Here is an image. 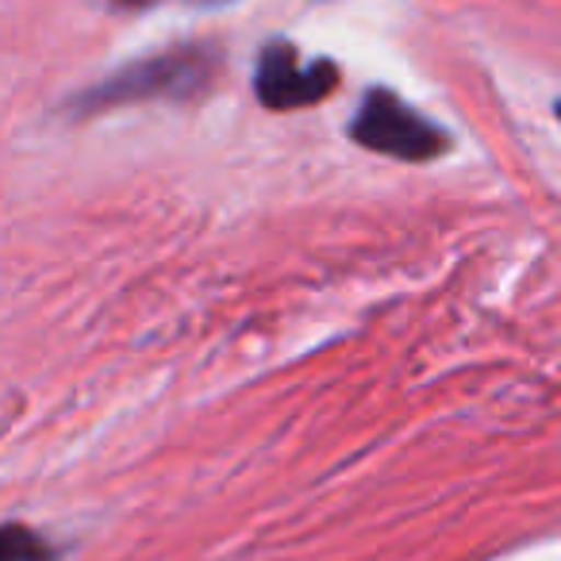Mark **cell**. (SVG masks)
Returning <instances> with one entry per match:
<instances>
[{"label":"cell","mask_w":561,"mask_h":561,"mask_svg":"<svg viewBox=\"0 0 561 561\" xmlns=\"http://www.w3.org/2000/svg\"><path fill=\"white\" fill-rule=\"evenodd\" d=\"M354 142L400 162H431L446 150V135L389 89H369L351 124Z\"/></svg>","instance_id":"6da1fadb"},{"label":"cell","mask_w":561,"mask_h":561,"mask_svg":"<svg viewBox=\"0 0 561 561\" xmlns=\"http://www.w3.org/2000/svg\"><path fill=\"white\" fill-rule=\"evenodd\" d=\"M211 58L201 50H181V55H165V58H150V62L127 66L116 78H108L104 85L89 89L81 96V108L85 112H101L112 104H127V101H150V96H193L196 89L208 81L211 73Z\"/></svg>","instance_id":"7a4b0ae2"},{"label":"cell","mask_w":561,"mask_h":561,"mask_svg":"<svg viewBox=\"0 0 561 561\" xmlns=\"http://www.w3.org/2000/svg\"><path fill=\"white\" fill-rule=\"evenodd\" d=\"M335 85L339 70L328 58L305 62L293 43H270L262 50V62H257V101L265 108H308V104H320Z\"/></svg>","instance_id":"3957f363"},{"label":"cell","mask_w":561,"mask_h":561,"mask_svg":"<svg viewBox=\"0 0 561 561\" xmlns=\"http://www.w3.org/2000/svg\"><path fill=\"white\" fill-rule=\"evenodd\" d=\"M0 561H58V553L47 538L27 530L24 523H9L0 527Z\"/></svg>","instance_id":"277c9868"}]
</instances>
